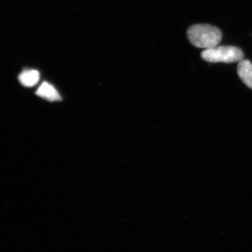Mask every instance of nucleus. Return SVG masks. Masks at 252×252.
Masks as SVG:
<instances>
[{"label": "nucleus", "instance_id": "nucleus-1", "mask_svg": "<svg viewBox=\"0 0 252 252\" xmlns=\"http://www.w3.org/2000/svg\"><path fill=\"white\" fill-rule=\"evenodd\" d=\"M187 37L190 44L200 49H211L218 46L222 33L218 28L207 24H195L189 28Z\"/></svg>", "mask_w": 252, "mask_h": 252}, {"label": "nucleus", "instance_id": "nucleus-2", "mask_svg": "<svg viewBox=\"0 0 252 252\" xmlns=\"http://www.w3.org/2000/svg\"><path fill=\"white\" fill-rule=\"evenodd\" d=\"M201 58L209 63H233L244 59L241 49L232 46H217L205 49L201 53Z\"/></svg>", "mask_w": 252, "mask_h": 252}, {"label": "nucleus", "instance_id": "nucleus-3", "mask_svg": "<svg viewBox=\"0 0 252 252\" xmlns=\"http://www.w3.org/2000/svg\"><path fill=\"white\" fill-rule=\"evenodd\" d=\"M238 74L244 84L252 89V64L248 60H243L239 62Z\"/></svg>", "mask_w": 252, "mask_h": 252}, {"label": "nucleus", "instance_id": "nucleus-4", "mask_svg": "<svg viewBox=\"0 0 252 252\" xmlns=\"http://www.w3.org/2000/svg\"><path fill=\"white\" fill-rule=\"evenodd\" d=\"M36 94L39 97L51 102L61 100V97L56 88L47 82H44L39 86Z\"/></svg>", "mask_w": 252, "mask_h": 252}, {"label": "nucleus", "instance_id": "nucleus-5", "mask_svg": "<svg viewBox=\"0 0 252 252\" xmlns=\"http://www.w3.org/2000/svg\"><path fill=\"white\" fill-rule=\"evenodd\" d=\"M39 78H40V74L37 70L29 69L21 73L18 79L23 86L32 87L39 82Z\"/></svg>", "mask_w": 252, "mask_h": 252}]
</instances>
